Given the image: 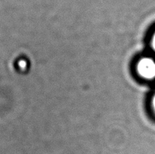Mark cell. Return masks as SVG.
Returning <instances> with one entry per match:
<instances>
[{"label":"cell","mask_w":155,"mask_h":154,"mask_svg":"<svg viewBox=\"0 0 155 154\" xmlns=\"http://www.w3.org/2000/svg\"><path fill=\"white\" fill-rule=\"evenodd\" d=\"M153 107H154V110H155V96L153 98Z\"/></svg>","instance_id":"obj_3"},{"label":"cell","mask_w":155,"mask_h":154,"mask_svg":"<svg viewBox=\"0 0 155 154\" xmlns=\"http://www.w3.org/2000/svg\"><path fill=\"white\" fill-rule=\"evenodd\" d=\"M153 48H154L155 50V36L154 38H153Z\"/></svg>","instance_id":"obj_2"},{"label":"cell","mask_w":155,"mask_h":154,"mask_svg":"<svg viewBox=\"0 0 155 154\" xmlns=\"http://www.w3.org/2000/svg\"><path fill=\"white\" fill-rule=\"evenodd\" d=\"M139 73L144 78L152 79L155 77V63L151 59H143L138 65Z\"/></svg>","instance_id":"obj_1"}]
</instances>
